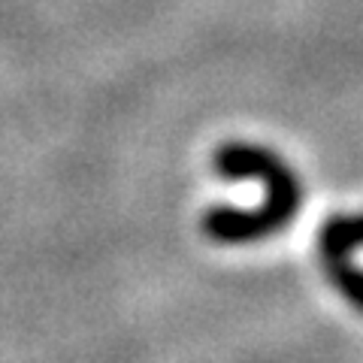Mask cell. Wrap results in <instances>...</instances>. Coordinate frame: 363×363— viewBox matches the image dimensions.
Here are the masks:
<instances>
[{
	"instance_id": "cell-1",
	"label": "cell",
	"mask_w": 363,
	"mask_h": 363,
	"mask_svg": "<svg viewBox=\"0 0 363 363\" xmlns=\"http://www.w3.org/2000/svg\"><path fill=\"white\" fill-rule=\"evenodd\" d=\"M212 164L224 179H257L267 188V197L257 209L215 206L203 215V230L215 242H255L294 221L303 191L294 169L276 152L252 143H224Z\"/></svg>"
},
{
	"instance_id": "cell-2",
	"label": "cell",
	"mask_w": 363,
	"mask_h": 363,
	"mask_svg": "<svg viewBox=\"0 0 363 363\" xmlns=\"http://www.w3.org/2000/svg\"><path fill=\"white\" fill-rule=\"evenodd\" d=\"M363 245V215H333L321 227V264L327 276L336 285V291L363 312V269L351 264V252Z\"/></svg>"
}]
</instances>
